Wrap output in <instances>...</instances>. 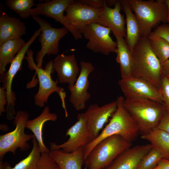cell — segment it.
Masks as SVG:
<instances>
[{
    "label": "cell",
    "instance_id": "277c9868",
    "mask_svg": "<svg viewBox=\"0 0 169 169\" xmlns=\"http://www.w3.org/2000/svg\"><path fill=\"white\" fill-rule=\"evenodd\" d=\"M138 22L141 37H148L159 23H167L168 13L164 0H127Z\"/></svg>",
    "mask_w": 169,
    "mask_h": 169
},
{
    "label": "cell",
    "instance_id": "cb8c5ba5",
    "mask_svg": "<svg viewBox=\"0 0 169 169\" xmlns=\"http://www.w3.org/2000/svg\"><path fill=\"white\" fill-rule=\"evenodd\" d=\"M113 34L117 44L116 60L120 66L121 78L131 76L132 53L125 38L116 34Z\"/></svg>",
    "mask_w": 169,
    "mask_h": 169
},
{
    "label": "cell",
    "instance_id": "7a4b0ae2",
    "mask_svg": "<svg viewBox=\"0 0 169 169\" xmlns=\"http://www.w3.org/2000/svg\"><path fill=\"white\" fill-rule=\"evenodd\" d=\"M124 99L122 96L117 97V109L109 123L96 138L83 147L84 160L97 143L108 137L119 135L131 143L137 139L140 134L139 130L135 122L123 105Z\"/></svg>",
    "mask_w": 169,
    "mask_h": 169
},
{
    "label": "cell",
    "instance_id": "2e32d148",
    "mask_svg": "<svg viewBox=\"0 0 169 169\" xmlns=\"http://www.w3.org/2000/svg\"><path fill=\"white\" fill-rule=\"evenodd\" d=\"M100 9L72 0L66 10L65 16L68 23L81 33L82 29L87 25L97 23Z\"/></svg>",
    "mask_w": 169,
    "mask_h": 169
},
{
    "label": "cell",
    "instance_id": "8d00e7d4",
    "mask_svg": "<svg viewBox=\"0 0 169 169\" xmlns=\"http://www.w3.org/2000/svg\"><path fill=\"white\" fill-rule=\"evenodd\" d=\"M153 169H169V160L161 159Z\"/></svg>",
    "mask_w": 169,
    "mask_h": 169
},
{
    "label": "cell",
    "instance_id": "4fadbf2b",
    "mask_svg": "<svg viewBox=\"0 0 169 169\" xmlns=\"http://www.w3.org/2000/svg\"><path fill=\"white\" fill-rule=\"evenodd\" d=\"M72 0H53L38 3L31 10V16L44 15L53 18L62 24L69 31L74 38H82V34L71 26L67 21L64 12Z\"/></svg>",
    "mask_w": 169,
    "mask_h": 169
},
{
    "label": "cell",
    "instance_id": "9a60e30c",
    "mask_svg": "<svg viewBox=\"0 0 169 169\" xmlns=\"http://www.w3.org/2000/svg\"><path fill=\"white\" fill-rule=\"evenodd\" d=\"M117 107L116 100L102 106L100 107L97 104L89 106L84 114L91 141L99 135L100 131L116 111Z\"/></svg>",
    "mask_w": 169,
    "mask_h": 169
},
{
    "label": "cell",
    "instance_id": "30bf717a",
    "mask_svg": "<svg viewBox=\"0 0 169 169\" xmlns=\"http://www.w3.org/2000/svg\"><path fill=\"white\" fill-rule=\"evenodd\" d=\"M77 119L76 123L66 132V136L69 137L68 141L60 145L50 143V150L61 149L66 153L71 152L85 146L91 141L84 113L78 114Z\"/></svg>",
    "mask_w": 169,
    "mask_h": 169
},
{
    "label": "cell",
    "instance_id": "8992f818",
    "mask_svg": "<svg viewBox=\"0 0 169 169\" xmlns=\"http://www.w3.org/2000/svg\"><path fill=\"white\" fill-rule=\"evenodd\" d=\"M27 54V57L25 58L27 60L28 67L31 70H35L39 81L38 90L34 96L35 104L39 107H43L45 103L47 102L49 95L53 93L56 92L61 99L62 106L64 109L65 116L67 117L68 114L65 102V92L64 89L57 85L59 82L58 79L55 81L51 77V74H53L55 70L53 64V61H48L44 69L40 68L34 62L33 57V50L31 49H28Z\"/></svg>",
    "mask_w": 169,
    "mask_h": 169
},
{
    "label": "cell",
    "instance_id": "ab89813d",
    "mask_svg": "<svg viewBox=\"0 0 169 169\" xmlns=\"http://www.w3.org/2000/svg\"><path fill=\"white\" fill-rule=\"evenodd\" d=\"M164 3L166 5L168 13V23L169 21V0H164Z\"/></svg>",
    "mask_w": 169,
    "mask_h": 169
},
{
    "label": "cell",
    "instance_id": "7bdbcfd3",
    "mask_svg": "<svg viewBox=\"0 0 169 169\" xmlns=\"http://www.w3.org/2000/svg\"></svg>",
    "mask_w": 169,
    "mask_h": 169
},
{
    "label": "cell",
    "instance_id": "ac0fdd59",
    "mask_svg": "<svg viewBox=\"0 0 169 169\" xmlns=\"http://www.w3.org/2000/svg\"><path fill=\"white\" fill-rule=\"evenodd\" d=\"M59 82L73 86L78 78L79 68L74 54H58L53 61Z\"/></svg>",
    "mask_w": 169,
    "mask_h": 169
},
{
    "label": "cell",
    "instance_id": "f1b7e54d",
    "mask_svg": "<svg viewBox=\"0 0 169 169\" xmlns=\"http://www.w3.org/2000/svg\"><path fill=\"white\" fill-rule=\"evenodd\" d=\"M5 4L22 19L31 16V8L35 5L33 0H6Z\"/></svg>",
    "mask_w": 169,
    "mask_h": 169
},
{
    "label": "cell",
    "instance_id": "e575fe53",
    "mask_svg": "<svg viewBox=\"0 0 169 169\" xmlns=\"http://www.w3.org/2000/svg\"><path fill=\"white\" fill-rule=\"evenodd\" d=\"M78 2L89 6L97 8H102L105 0H78Z\"/></svg>",
    "mask_w": 169,
    "mask_h": 169
},
{
    "label": "cell",
    "instance_id": "6da1fadb",
    "mask_svg": "<svg viewBox=\"0 0 169 169\" xmlns=\"http://www.w3.org/2000/svg\"><path fill=\"white\" fill-rule=\"evenodd\" d=\"M132 54L131 76L144 80L159 88L161 65L151 49L148 37H140Z\"/></svg>",
    "mask_w": 169,
    "mask_h": 169
},
{
    "label": "cell",
    "instance_id": "f35d334b",
    "mask_svg": "<svg viewBox=\"0 0 169 169\" xmlns=\"http://www.w3.org/2000/svg\"><path fill=\"white\" fill-rule=\"evenodd\" d=\"M0 127V130L3 131H7L8 129L7 125L5 124H1Z\"/></svg>",
    "mask_w": 169,
    "mask_h": 169
},
{
    "label": "cell",
    "instance_id": "ffe728a7",
    "mask_svg": "<svg viewBox=\"0 0 169 169\" xmlns=\"http://www.w3.org/2000/svg\"><path fill=\"white\" fill-rule=\"evenodd\" d=\"M26 32V26L20 19L0 10V45L8 40L21 38Z\"/></svg>",
    "mask_w": 169,
    "mask_h": 169
},
{
    "label": "cell",
    "instance_id": "484cf974",
    "mask_svg": "<svg viewBox=\"0 0 169 169\" xmlns=\"http://www.w3.org/2000/svg\"><path fill=\"white\" fill-rule=\"evenodd\" d=\"M141 139L150 142L152 146L161 153L163 158L169 160V134L156 128L148 134L141 135Z\"/></svg>",
    "mask_w": 169,
    "mask_h": 169
},
{
    "label": "cell",
    "instance_id": "9c48e42d",
    "mask_svg": "<svg viewBox=\"0 0 169 169\" xmlns=\"http://www.w3.org/2000/svg\"><path fill=\"white\" fill-rule=\"evenodd\" d=\"M111 30L98 23H92L86 25L81 33L88 40L86 47L95 53L108 55L116 53L117 44L110 35Z\"/></svg>",
    "mask_w": 169,
    "mask_h": 169
},
{
    "label": "cell",
    "instance_id": "4316f807",
    "mask_svg": "<svg viewBox=\"0 0 169 169\" xmlns=\"http://www.w3.org/2000/svg\"><path fill=\"white\" fill-rule=\"evenodd\" d=\"M33 147L28 156L16 164L13 167L5 162L3 169H38V164L41 156L40 147L36 137L32 139Z\"/></svg>",
    "mask_w": 169,
    "mask_h": 169
},
{
    "label": "cell",
    "instance_id": "836d02e7",
    "mask_svg": "<svg viewBox=\"0 0 169 169\" xmlns=\"http://www.w3.org/2000/svg\"><path fill=\"white\" fill-rule=\"evenodd\" d=\"M157 128L163 130L169 134V110L166 111Z\"/></svg>",
    "mask_w": 169,
    "mask_h": 169
},
{
    "label": "cell",
    "instance_id": "d4e9b609",
    "mask_svg": "<svg viewBox=\"0 0 169 169\" xmlns=\"http://www.w3.org/2000/svg\"><path fill=\"white\" fill-rule=\"evenodd\" d=\"M26 43L22 38L8 40L0 45V75L6 72V67L11 64Z\"/></svg>",
    "mask_w": 169,
    "mask_h": 169
},
{
    "label": "cell",
    "instance_id": "d6a6232c",
    "mask_svg": "<svg viewBox=\"0 0 169 169\" xmlns=\"http://www.w3.org/2000/svg\"><path fill=\"white\" fill-rule=\"evenodd\" d=\"M151 34L162 37L169 43V25L168 23L157 26Z\"/></svg>",
    "mask_w": 169,
    "mask_h": 169
},
{
    "label": "cell",
    "instance_id": "44dd1931",
    "mask_svg": "<svg viewBox=\"0 0 169 169\" xmlns=\"http://www.w3.org/2000/svg\"><path fill=\"white\" fill-rule=\"evenodd\" d=\"M49 153L61 169H82L84 162L83 147L70 153L56 149L50 150Z\"/></svg>",
    "mask_w": 169,
    "mask_h": 169
},
{
    "label": "cell",
    "instance_id": "603a6c76",
    "mask_svg": "<svg viewBox=\"0 0 169 169\" xmlns=\"http://www.w3.org/2000/svg\"><path fill=\"white\" fill-rule=\"evenodd\" d=\"M121 9L126 16V25L125 41L132 53L136 44L141 37L139 25L127 0H120Z\"/></svg>",
    "mask_w": 169,
    "mask_h": 169
},
{
    "label": "cell",
    "instance_id": "3957f363",
    "mask_svg": "<svg viewBox=\"0 0 169 169\" xmlns=\"http://www.w3.org/2000/svg\"><path fill=\"white\" fill-rule=\"evenodd\" d=\"M123 105L135 122L141 135L157 128L166 111L163 104L148 99L125 98Z\"/></svg>",
    "mask_w": 169,
    "mask_h": 169
},
{
    "label": "cell",
    "instance_id": "7c38bea8",
    "mask_svg": "<svg viewBox=\"0 0 169 169\" xmlns=\"http://www.w3.org/2000/svg\"><path fill=\"white\" fill-rule=\"evenodd\" d=\"M41 33L40 28L37 30L29 40L26 43L15 56L10 64V68L7 72L0 75V81L2 83V87L6 90L7 101V108L13 110L14 108L16 94L12 90V84L14 77L17 72L21 70L23 60L29 48Z\"/></svg>",
    "mask_w": 169,
    "mask_h": 169
},
{
    "label": "cell",
    "instance_id": "60d3db41",
    "mask_svg": "<svg viewBox=\"0 0 169 169\" xmlns=\"http://www.w3.org/2000/svg\"><path fill=\"white\" fill-rule=\"evenodd\" d=\"M3 160H0V169H3Z\"/></svg>",
    "mask_w": 169,
    "mask_h": 169
},
{
    "label": "cell",
    "instance_id": "52a82bcc",
    "mask_svg": "<svg viewBox=\"0 0 169 169\" xmlns=\"http://www.w3.org/2000/svg\"><path fill=\"white\" fill-rule=\"evenodd\" d=\"M29 115L26 111L19 110L17 113L13 121L15 126L12 131L0 136V160H3L8 152L15 155L17 149L19 148L22 151L29 149L30 146L28 141L33 139V134H27L24 130Z\"/></svg>",
    "mask_w": 169,
    "mask_h": 169
},
{
    "label": "cell",
    "instance_id": "d6986e66",
    "mask_svg": "<svg viewBox=\"0 0 169 169\" xmlns=\"http://www.w3.org/2000/svg\"><path fill=\"white\" fill-rule=\"evenodd\" d=\"M152 148L151 144L130 147L104 169H137L141 159Z\"/></svg>",
    "mask_w": 169,
    "mask_h": 169
},
{
    "label": "cell",
    "instance_id": "8fae6325",
    "mask_svg": "<svg viewBox=\"0 0 169 169\" xmlns=\"http://www.w3.org/2000/svg\"><path fill=\"white\" fill-rule=\"evenodd\" d=\"M118 83L125 99H148L163 104L159 88L144 80L130 76Z\"/></svg>",
    "mask_w": 169,
    "mask_h": 169
},
{
    "label": "cell",
    "instance_id": "4dcf8cb0",
    "mask_svg": "<svg viewBox=\"0 0 169 169\" xmlns=\"http://www.w3.org/2000/svg\"><path fill=\"white\" fill-rule=\"evenodd\" d=\"M159 89L163 104L169 110V76L161 75Z\"/></svg>",
    "mask_w": 169,
    "mask_h": 169
},
{
    "label": "cell",
    "instance_id": "7402d4cb",
    "mask_svg": "<svg viewBox=\"0 0 169 169\" xmlns=\"http://www.w3.org/2000/svg\"><path fill=\"white\" fill-rule=\"evenodd\" d=\"M57 119V115L50 112L49 106H45L42 113L36 118L28 120L26 125V128L30 130L37 140L40 149L41 153H49L50 150L44 144L42 136V130L44 123L47 121H55Z\"/></svg>",
    "mask_w": 169,
    "mask_h": 169
},
{
    "label": "cell",
    "instance_id": "d590c367",
    "mask_svg": "<svg viewBox=\"0 0 169 169\" xmlns=\"http://www.w3.org/2000/svg\"><path fill=\"white\" fill-rule=\"evenodd\" d=\"M7 104L6 92L5 90L3 87H0V115L3 112H5L6 110L5 106Z\"/></svg>",
    "mask_w": 169,
    "mask_h": 169
},
{
    "label": "cell",
    "instance_id": "1f68e13d",
    "mask_svg": "<svg viewBox=\"0 0 169 169\" xmlns=\"http://www.w3.org/2000/svg\"><path fill=\"white\" fill-rule=\"evenodd\" d=\"M38 169H61L49 153H41Z\"/></svg>",
    "mask_w": 169,
    "mask_h": 169
},
{
    "label": "cell",
    "instance_id": "b9f144b4",
    "mask_svg": "<svg viewBox=\"0 0 169 169\" xmlns=\"http://www.w3.org/2000/svg\"><path fill=\"white\" fill-rule=\"evenodd\" d=\"M168 23V25H169V22H168V23Z\"/></svg>",
    "mask_w": 169,
    "mask_h": 169
},
{
    "label": "cell",
    "instance_id": "e0dca14e",
    "mask_svg": "<svg viewBox=\"0 0 169 169\" xmlns=\"http://www.w3.org/2000/svg\"><path fill=\"white\" fill-rule=\"evenodd\" d=\"M114 8L107 5L105 0L100 9L97 23L109 28L113 34H116L124 38L126 37L125 21L123 15L120 13L121 9L120 0H117Z\"/></svg>",
    "mask_w": 169,
    "mask_h": 169
},
{
    "label": "cell",
    "instance_id": "83f0119b",
    "mask_svg": "<svg viewBox=\"0 0 169 169\" xmlns=\"http://www.w3.org/2000/svg\"><path fill=\"white\" fill-rule=\"evenodd\" d=\"M148 37L152 50L162 65L169 59V43L162 37L151 34Z\"/></svg>",
    "mask_w": 169,
    "mask_h": 169
},
{
    "label": "cell",
    "instance_id": "5bb4252c",
    "mask_svg": "<svg viewBox=\"0 0 169 169\" xmlns=\"http://www.w3.org/2000/svg\"><path fill=\"white\" fill-rule=\"evenodd\" d=\"M79 75L73 86H68L71 94L70 102L77 110L84 109L86 102L90 99L91 95L88 90L90 84L88 78L95 68L90 63L81 61Z\"/></svg>",
    "mask_w": 169,
    "mask_h": 169
},
{
    "label": "cell",
    "instance_id": "5b68a950",
    "mask_svg": "<svg viewBox=\"0 0 169 169\" xmlns=\"http://www.w3.org/2000/svg\"><path fill=\"white\" fill-rule=\"evenodd\" d=\"M132 146V143L119 135L104 139L94 146L85 159V169H104Z\"/></svg>",
    "mask_w": 169,
    "mask_h": 169
},
{
    "label": "cell",
    "instance_id": "74e56055",
    "mask_svg": "<svg viewBox=\"0 0 169 169\" xmlns=\"http://www.w3.org/2000/svg\"><path fill=\"white\" fill-rule=\"evenodd\" d=\"M161 74L162 75L169 76V59L161 65Z\"/></svg>",
    "mask_w": 169,
    "mask_h": 169
},
{
    "label": "cell",
    "instance_id": "ba28073f",
    "mask_svg": "<svg viewBox=\"0 0 169 169\" xmlns=\"http://www.w3.org/2000/svg\"><path fill=\"white\" fill-rule=\"evenodd\" d=\"M33 19L39 25L41 33L38 38L41 48L36 56L37 67L42 68L43 58L45 55L57 54L59 51L60 40L69 31L65 27L60 28H53L51 24L38 16H32Z\"/></svg>",
    "mask_w": 169,
    "mask_h": 169
},
{
    "label": "cell",
    "instance_id": "f546056e",
    "mask_svg": "<svg viewBox=\"0 0 169 169\" xmlns=\"http://www.w3.org/2000/svg\"><path fill=\"white\" fill-rule=\"evenodd\" d=\"M162 158L163 156L161 152L152 146L141 159L137 169H153Z\"/></svg>",
    "mask_w": 169,
    "mask_h": 169
}]
</instances>
